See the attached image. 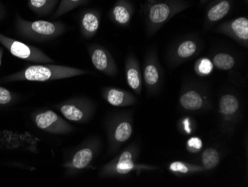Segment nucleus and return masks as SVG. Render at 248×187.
<instances>
[{
    "mask_svg": "<svg viewBox=\"0 0 248 187\" xmlns=\"http://www.w3.org/2000/svg\"><path fill=\"white\" fill-rule=\"evenodd\" d=\"M7 14H8V12H7L6 8L0 1V20L5 19V17L7 16Z\"/></svg>",
    "mask_w": 248,
    "mask_h": 187,
    "instance_id": "nucleus-32",
    "label": "nucleus"
},
{
    "mask_svg": "<svg viewBox=\"0 0 248 187\" xmlns=\"http://www.w3.org/2000/svg\"><path fill=\"white\" fill-rule=\"evenodd\" d=\"M178 104L183 111L187 112L207 111L211 107L207 88L199 82H186L181 89Z\"/></svg>",
    "mask_w": 248,
    "mask_h": 187,
    "instance_id": "nucleus-7",
    "label": "nucleus"
},
{
    "mask_svg": "<svg viewBox=\"0 0 248 187\" xmlns=\"http://www.w3.org/2000/svg\"><path fill=\"white\" fill-rule=\"evenodd\" d=\"M214 69L213 62L211 60L207 58H199L195 63V72L199 76L204 77L210 75Z\"/></svg>",
    "mask_w": 248,
    "mask_h": 187,
    "instance_id": "nucleus-29",
    "label": "nucleus"
},
{
    "mask_svg": "<svg viewBox=\"0 0 248 187\" xmlns=\"http://www.w3.org/2000/svg\"><path fill=\"white\" fill-rule=\"evenodd\" d=\"M91 71L68 66L55 65L54 64H37L29 66L28 68L15 73L3 77L0 80L2 83L10 82H45L51 81L69 79L92 73Z\"/></svg>",
    "mask_w": 248,
    "mask_h": 187,
    "instance_id": "nucleus-1",
    "label": "nucleus"
},
{
    "mask_svg": "<svg viewBox=\"0 0 248 187\" xmlns=\"http://www.w3.org/2000/svg\"><path fill=\"white\" fill-rule=\"evenodd\" d=\"M232 0H212L206 9L204 27L210 29L228 16L232 9Z\"/></svg>",
    "mask_w": 248,
    "mask_h": 187,
    "instance_id": "nucleus-16",
    "label": "nucleus"
},
{
    "mask_svg": "<svg viewBox=\"0 0 248 187\" xmlns=\"http://www.w3.org/2000/svg\"><path fill=\"white\" fill-rule=\"evenodd\" d=\"M0 148L6 150H14L20 148L19 135L13 131H0Z\"/></svg>",
    "mask_w": 248,
    "mask_h": 187,
    "instance_id": "nucleus-25",
    "label": "nucleus"
},
{
    "mask_svg": "<svg viewBox=\"0 0 248 187\" xmlns=\"http://www.w3.org/2000/svg\"><path fill=\"white\" fill-rule=\"evenodd\" d=\"M101 23L100 12L95 9H88L82 12L80 17V28L82 36L86 39L96 35Z\"/></svg>",
    "mask_w": 248,
    "mask_h": 187,
    "instance_id": "nucleus-20",
    "label": "nucleus"
},
{
    "mask_svg": "<svg viewBox=\"0 0 248 187\" xmlns=\"http://www.w3.org/2000/svg\"><path fill=\"white\" fill-rule=\"evenodd\" d=\"M102 149V140L99 136H90L73 148L62 162L67 177H74L91 168Z\"/></svg>",
    "mask_w": 248,
    "mask_h": 187,
    "instance_id": "nucleus-4",
    "label": "nucleus"
},
{
    "mask_svg": "<svg viewBox=\"0 0 248 187\" xmlns=\"http://www.w3.org/2000/svg\"><path fill=\"white\" fill-rule=\"evenodd\" d=\"M209 0H201V4L202 5H204V4H205L206 2H208Z\"/></svg>",
    "mask_w": 248,
    "mask_h": 187,
    "instance_id": "nucleus-34",
    "label": "nucleus"
},
{
    "mask_svg": "<svg viewBox=\"0 0 248 187\" xmlns=\"http://www.w3.org/2000/svg\"><path fill=\"white\" fill-rule=\"evenodd\" d=\"M89 2V0H61L58 8L54 12L53 17L54 19L61 17L62 15L69 13V12L80 6L85 5Z\"/></svg>",
    "mask_w": 248,
    "mask_h": 187,
    "instance_id": "nucleus-26",
    "label": "nucleus"
},
{
    "mask_svg": "<svg viewBox=\"0 0 248 187\" xmlns=\"http://www.w3.org/2000/svg\"><path fill=\"white\" fill-rule=\"evenodd\" d=\"M213 66L221 70H231L235 67V58L233 55L227 52H218L213 55L212 58Z\"/></svg>",
    "mask_w": 248,
    "mask_h": 187,
    "instance_id": "nucleus-24",
    "label": "nucleus"
},
{
    "mask_svg": "<svg viewBox=\"0 0 248 187\" xmlns=\"http://www.w3.org/2000/svg\"><path fill=\"white\" fill-rule=\"evenodd\" d=\"M87 50L92 63L97 70L107 76H116L118 72L116 62L106 47L99 44H92L88 47Z\"/></svg>",
    "mask_w": 248,
    "mask_h": 187,
    "instance_id": "nucleus-14",
    "label": "nucleus"
},
{
    "mask_svg": "<svg viewBox=\"0 0 248 187\" xmlns=\"http://www.w3.org/2000/svg\"><path fill=\"white\" fill-rule=\"evenodd\" d=\"M55 108L67 120L77 123H87L94 117L97 105L87 97L69 98L56 104Z\"/></svg>",
    "mask_w": 248,
    "mask_h": 187,
    "instance_id": "nucleus-8",
    "label": "nucleus"
},
{
    "mask_svg": "<svg viewBox=\"0 0 248 187\" xmlns=\"http://www.w3.org/2000/svg\"><path fill=\"white\" fill-rule=\"evenodd\" d=\"M18 99L17 94L0 86V108H8L13 106L16 104Z\"/></svg>",
    "mask_w": 248,
    "mask_h": 187,
    "instance_id": "nucleus-27",
    "label": "nucleus"
},
{
    "mask_svg": "<svg viewBox=\"0 0 248 187\" xmlns=\"http://www.w3.org/2000/svg\"><path fill=\"white\" fill-rule=\"evenodd\" d=\"M215 32L224 34L248 48V19L239 17L218 25Z\"/></svg>",
    "mask_w": 248,
    "mask_h": 187,
    "instance_id": "nucleus-15",
    "label": "nucleus"
},
{
    "mask_svg": "<svg viewBox=\"0 0 248 187\" xmlns=\"http://www.w3.org/2000/svg\"><path fill=\"white\" fill-rule=\"evenodd\" d=\"M218 112L221 130L224 133H233L241 114L240 102L237 96L232 93L223 94L218 101Z\"/></svg>",
    "mask_w": 248,
    "mask_h": 187,
    "instance_id": "nucleus-13",
    "label": "nucleus"
},
{
    "mask_svg": "<svg viewBox=\"0 0 248 187\" xmlns=\"http://www.w3.org/2000/svg\"><path fill=\"white\" fill-rule=\"evenodd\" d=\"M192 120L189 117H185L181 121L180 124V128H182V131L186 133V135H190L193 131V124H192Z\"/></svg>",
    "mask_w": 248,
    "mask_h": 187,
    "instance_id": "nucleus-31",
    "label": "nucleus"
},
{
    "mask_svg": "<svg viewBox=\"0 0 248 187\" xmlns=\"http://www.w3.org/2000/svg\"><path fill=\"white\" fill-rule=\"evenodd\" d=\"M140 148L137 142L126 146L115 158L105 163L99 171L100 178H124L132 172L140 174L143 171L157 170V167L138 163Z\"/></svg>",
    "mask_w": 248,
    "mask_h": 187,
    "instance_id": "nucleus-3",
    "label": "nucleus"
},
{
    "mask_svg": "<svg viewBox=\"0 0 248 187\" xmlns=\"http://www.w3.org/2000/svg\"><path fill=\"white\" fill-rule=\"evenodd\" d=\"M0 43L13 56L19 59L35 64H54V61L48 54L37 47L28 45L19 40L4 35L0 33Z\"/></svg>",
    "mask_w": 248,
    "mask_h": 187,
    "instance_id": "nucleus-10",
    "label": "nucleus"
},
{
    "mask_svg": "<svg viewBox=\"0 0 248 187\" xmlns=\"http://www.w3.org/2000/svg\"><path fill=\"white\" fill-rule=\"evenodd\" d=\"M31 119L37 128L51 135H69L75 129L61 116L48 109L34 111L31 114Z\"/></svg>",
    "mask_w": 248,
    "mask_h": 187,
    "instance_id": "nucleus-11",
    "label": "nucleus"
},
{
    "mask_svg": "<svg viewBox=\"0 0 248 187\" xmlns=\"http://www.w3.org/2000/svg\"><path fill=\"white\" fill-rule=\"evenodd\" d=\"M168 170L178 177L191 175L198 173L204 172L206 170L202 166L192 164L183 161H173L170 163Z\"/></svg>",
    "mask_w": 248,
    "mask_h": 187,
    "instance_id": "nucleus-21",
    "label": "nucleus"
},
{
    "mask_svg": "<svg viewBox=\"0 0 248 187\" xmlns=\"http://www.w3.org/2000/svg\"><path fill=\"white\" fill-rule=\"evenodd\" d=\"M202 50V42L196 35L180 38L169 50L167 61L170 68H175L197 56Z\"/></svg>",
    "mask_w": 248,
    "mask_h": 187,
    "instance_id": "nucleus-9",
    "label": "nucleus"
},
{
    "mask_svg": "<svg viewBox=\"0 0 248 187\" xmlns=\"http://www.w3.org/2000/svg\"><path fill=\"white\" fill-rule=\"evenodd\" d=\"M19 143L20 148L24 150L36 153L37 152V145H38V139L32 136L29 132H25L23 134H19Z\"/></svg>",
    "mask_w": 248,
    "mask_h": 187,
    "instance_id": "nucleus-28",
    "label": "nucleus"
},
{
    "mask_svg": "<svg viewBox=\"0 0 248 187\" xmlns=\"http://www.w3.org/2000/svg\"><path fill=\"white\" fill-rule=\"evenodd\" d=\"M4 54V49L2 48V47H0V67H1V64H2V57H3Z\"/></svg>",
    "mask_w": 248,
    "mask_h": 187,
    "instance_id": "nucleus-33",
    "label": "nucleus"
},
{
    "mask_svg": "<svg viewBox=\"0 0 248 187\" xmlns=\"http://www.w3.org/2000/svg\"><path fill=\"white\" fill-rule=\"evenodd\" d=\"M60 0H28V6L40 17L48 16L54 12Z\"/></svg>",
    "mask_w": 248,
    "mask_h": 187,
    "instance_id": "nucleus-22",
    "label": "nucleus"
},
{
    "mask_svg": "<svg viewBox=\"0 0 248 187\" xmlns=\"http://www.w3.org/2000/svg\"><path fill=\"white\" fill-rule=\"evenodd\" d=\"M186 148L188 152L190 153H197V152H200L203 148V142L201 138L198 137V136H193L186 141Z\"/></svg>",
    "mask_w": 248,
    "mask_h": 187,
    "instance_id": "nucleus-30",
    "label": "nucleus"
},
{
    "mask_svg": "<svg viewBox=\"0 0 248 187\" xmlns=\"http://www.w3.org/2000/svg\"><path fill=\"white\" fill-rule=\"evenodd\" d=\"M15 28L19 35L27 40L37 42L49 41L58 38L66 31L64 23L55 21H29L16 15Z\"/></svg>",
    "mask_w": 248,
    "mask_h": 187,
    "instance_id": "nucleus-6",
    "label": "nucleus"
},
{
    "mask_svg": "<svg viewBox=\"0 0 248 187\" xmlns=\"http://www.w3.org/2000/svg\"><path fill=\"white\" fill-rule=\"evenodd\" d=\"M186 0H145L143 11L146 34L151 37L175 15L189 8Z\"/></svg>",
    "mask_w": 248,
    "mask_h": 187,
    "instance_id": "nucleus-2",
    "label": "nucleus"
},
{
    "mask_svg": "<svg viewBox=\"0 0 248 187\" xmlns=\"http://www.w3.org/2000/svg\"><path fill=\"white\" fill-rule=\"evenodd\" d=\"M245 2H248V0H245Z\"/></svg>",
    "mask_w": 248,
    "mask_h": 187,
    "instance_id": "nucleus-35",
    "label": "nucleus"
},
{
    "mask_svg": "<svg viewBox=\"0 0 248 187\" xmlns=\"http://www.w3.org/2000/svg\"><path fill=\"white\" fill-rule=\"evenodd\" d=\"M125 74H126V82L129 87L138 96H140L143 88V79H142V73L139 60L132 53H129L126 57V63H125Z\"/></svg>",
    "mask_w": 248,
    "mask_h": 187,
    "instance_id": "nucleus-18",
    "label": "nucleus"
},
{
    "mask_svg": "<svg viewBox=\"0 0 248 187\" xmlns=\"http://www.w3.org/2000/svg\"><path fill=\"white\" fill-rule=\"evenodd\" d=\"M142 79L148 94L154 96L159 93L164 80V72L158 61L155 49H151L146 53Z\"/></svg>",
    "mask_w": 248,
    "mask_h": 187,
    "instance_id": "nucleus-12",
    "label": "nucleus"
},
{
    "mask_svg": "<svg viewBox=\"0 0 248 187\" xmlns=\"http://www.w3.org/2000/svg\"><path fill=\"white\" fill-rule=\"evenodd\" d=\"M201 162L206 171L214 170L221 162V154L215 148H208L202 152Z\"/></svg>",
    "mask_w": 248,
    "mask_h": 187,
    "instance_id": "nucleus-23",
    "label": "nucleus"
},
{
    "mask_svg": "<svg viewBox=\"0 0 248 187\" xmlns=\"http://www.w3.org/2000/svg\"><path fill=\"white\" fill-rule=\"evenodd\" d=\"M103 99L114 107H129L137 104V98L130 92L121 88L107 86L101 91Z\"/></svg>",
    "mask_w": 248,
    "mask_h": 187,
    "instance_id": "nucleus-17",
    "label": "nucleus"
},
{
    "mask_svg": "<svg viewBox=\"0 0 248 187\" xmlns=\"http://www.w3.org/2000/svg\"><path fill=\"white\" fill-rule=\"evenodd\" d=\"M108 140L107 155L112 156L121 150L133 132V115L130 111L110 114L104 122Z\"/></svg>",
    "mask_w": 248,
    "mask_h": 187,
    "instance_id": "nucleus-5",
    "label": "nucleus"
},
{
    "mask_svg": "<svg viewBox=\"0 0 248 187\" xmlns=\"http://www.w3.org/2000/svg\"><path fill=\"white\" fill-rule=\"evenodd\" d=\"M134 15V6L129 0H117L108 12L110 19L122 27L129 26Z\"/></svg>",
    "mask_w": 248,
    "mask_h": 187,
    "instance_id": "nucleus-19",
    "label": "nucleus"
}]
</instances>
